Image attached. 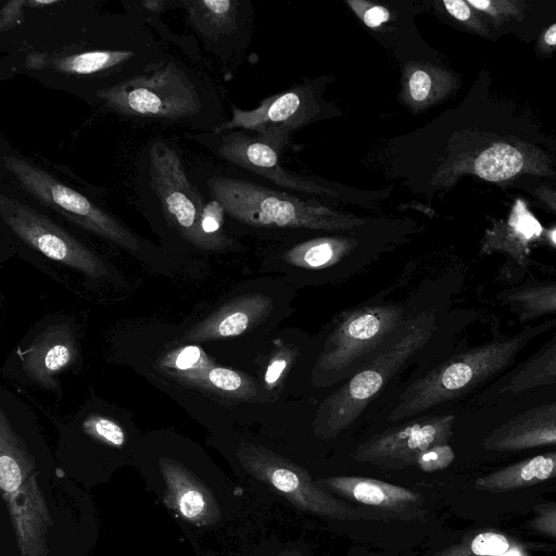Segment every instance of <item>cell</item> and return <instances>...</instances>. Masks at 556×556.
Segmentation results:
<instances>
[{
  "label": "cell",
  "instance_id": "obj_13",
  "mask_svg": "<svg viewBox=\"0 0 556 556\" xmlns=\"http://www.w3.org/2000/svg\"><path fill=\"white\" fill-rule=\"evenodd\" d=\"M404 309L396 305L364 307L352 313L333 331L317 362V369L338 372L374 351L397 329Z\"/></svg>",
  "mask_w": 556,
  "mask_h": 556
},
{
  "label": "cell",
  "instance_id": "obj_10",
  "mask_svg": "<svg viewBox=\"0 0 556 556\" xmlns=\"http://www.w3.org/2000/svg\"><path fill=\"white\" fill-rule=\"evenodd\" d=\"M0 216L15 237L48 258L92 278L106 274V267L97 253L46 214L4 191L0 193Z\"/></svg>",
  "mask_w": 556,
  "mask_h": 556
},
{
  "label": "cell",
  "instance_id": "obj_29",
  "mask_svg": "<svg viewBox=\"0 0 556 556\" xmlns=\"http://www.w3.org/2000/svg\"><path fill=\"white\" fill-rule=\"evenodd\" d=\"M510 548L508 539L497 532H481L446 547L432 556H504Z\"/></svg>",
  "mask_w": 556,
  "mask_h": 556
},
{
  "label": "cell",
  "instance_id": "obj_42",
  "mask_svg": "<svg viewBox=\"0 0 556 556\" xmlns=\"http://www.w3.org/2000/svg\"><path fill=\"white\" fill-rule=\"evenodd\" d=\"M276 556H302V554L299 549H287V551L279 553Z\"/></svg>",
  "mask_w": 556,
  "mask_h": 556
},
{
  "label": "cell",
  "instance_id": "obj_34",
  "mask_svg": "<svg viewBox=\"0 0 556 556\" xmlns=\"http://www.w3.org/2000/svg\"><path fill=\"white\" fill-rule=\"evenodd\" d=\"M296 355V350L291 345L280 348L269 359L264 374V382L267 389L273 390L276 388L289 367L293 363Z\"/></svg>",
  "mask_w": 556,
  "mask_h": 556
},
{
  "label": "cell",
  "instance_id": "obj_33",
  "mask_svg": "<svg viewBox=\"0 0 556 556\" xmlns=\"http://www.w3.org/2000/svg\"><path fill=\"white\" fill-rule=\"evenodd\" d=\"M445 11L470 31L488 37L490 24L486 18L465 0H444Z\"/></svg>",
  "mask_w": 556,
  "mask_h": 556
},
{
  "label": "cell",
  "instance_id": "obj_4",
  "mask_svg": "<svg viewBox=\"0 0 556 556\" xmlns=\"http://www.w3.org/2000/svg\"><path fill=\"white\" fill-rule=\"evenodd\" d=\"M193 176L197 187L220 203L231 219L249 227L346 231L367 224L365 218L226 173L203 168Z\"/></svg>",
  "mask_w": 556,
  "mask_h": 556
},
{
  "label": "cell",
  "instance_id": "obj_5",
  "mask_svg": "<svg viewBox=\"0 0 556 556\" xmlns=\"http://www.w3.org/2000/svg\"><path fill=\"white\" fill-rule=\"evenodd\" d=\"M555 328L556 317L548 318L453 356L413 382L401 394L389 420L412 417L483 384L508 368L529 342Z\"/></svg>",
  "mask_w": 556,
  "mask_h": 556
},
{
  "label": "cell",
  "instance_id": "obj_25",
  "mask_svg": "<svg viewBox=\"0 0 556 556\" xmlns=\"http://www.w3.org/2000/svg\"><path fill=\"white\" fill-rule=\"evenodd\" d=\"M556 383V333L534 354L494 384L496 395L519 393Z\"/></svg>",
  "mask_w": 556,
  "mask_h": 556
},
{
  "label": "cell",
  "instance_id": "obj_36",
  "mask_svg": "<svg viewBox=\"0 0 556 556\" xmlns=\"http://www.w3.org/2000/svg\"><path fill=\"white\" fill-rule=\"evenodd\" d=\"M346 3L362 22L372 29H378L382 24L388 23L392 18L390 10L384 5L364 0H352Z\"/></svg>",
  "mask_w": 556,
  "mask_h": 556
},
{
  "label": "cell",
  "instance_id": "obj_38",
  "mask_svg": "<svg viewBox=\"0 0 556 556\" xmlns=\"http://www.w3.org/2000/svg\"><path fill=\"white\" fill-rule=\"evenodd\" d=\"M25 0L5 2L0 11V34L13 29L22 20Z\"/></svg>",
  "mask_w": 556,
  "mask_h": 556
},
{
  "label": "cell",
  "instance_id": "obj_7",
  "mask_svg": "<svg viewBox=\"0 0 556 556\" xmlns=\"http://www.w3.org/2000/svg\"><path fill=\"white\" fill-rule=\"evenodd\" d=\"M0 489L21 556H49L53 526L36 462L0 410Z\"/></svg>",
  "mask_w": 556,
  "mask_h": 556
},
{
  "label": "cell",
  "instance_id": "obj_22",
  "mask_svg": "<svg viewBox=\"0 0 556 556\" xmlns=\"http://www.w3.org/2000/svg\"><path fill=\"white\" fill-rule=\"evenodd\" d=\"M76 352L70 329L64 326L51 327L24 352V370L40 384L53 387V375L72 363Z\"/></svg>",
  "mask_w": 556,
  "mask_h": 556
},
{
  "label": "cell",
  "instance_id": "obj_8",
  "mask_svg": "<svg viewBox=\"0 0 556 556\" xmlns=\"http://www.w3.org/2000/svg\"><path fill=\"white\" fill-rule=\"evenodd\" d=\"M2 168L18 187L40 205L58 213L80 228L129 252L141 249L140 238L94 201L65 184L18 151L1 143Z\"/></svg>",
  "mask_w": 556,
  "mask_h": 556
},
{
  "label": "cell",
  "instance_id": "obj_27",
  "mask_svg": "<svg viewBox=\"0 0 556 556\" xmlns=\"http://www.w3.org/2000/svg\"><path fill=\"white\" fill-rule=\"evenodd\" d=\"M521 323L542 317H556V281L539 282L505 289L496 295Z\"/></svg>",
  "mask_w": 556,
  "mask_h": 556
},
{
  "label": "cell",
  "instance_id": "obj_21",
  "mask_svg": "<svg viewBox=\"0 0 556 556\" xmlns=\"http://www.w3.org/2000/svg\"><path fill=\"white\" fill-rule=\"evenodd\" d=\"M457 86L458 79L448 70L428 62H409L403 70L401 99L418 113L446 99Z\"/></svg>",
  "mask_w": 556,
  "mask_h": 556
},
{
  "label": "cell",
  "instance_id": "obj_24",
  "mask_svg": "<svg viewBox=\"0 0 556 556\" xmlns=\"http://www.w3.org/2000/svg\"><path fill=\"white\" fill-rule=\"evenodd\" d=\"M553 478H556V451L519 460L479 477L473 486L484 492H507Z\"/></svg>",
  "mask_w": 556,
  "mask_h": 556
},
{
  "label": "cell",
  "instance_id": "obj_18",
  "mask_svg": "<svg viewBox=\"0 0 556 556\" xmlns=\"http://www.w3.org/2000/svg\"><path fill=\"white\" fill-rule=\"evenodd\" d=\"M159 468L165 482L166 507L198 527L219 521L222 513L214 494L191 470L167 457L159 459Z\"/></svg>",
  "mask_w": 556,
  "mask_h": 556
},
{
  "label": "cell",
  "instance_id": "obj_43",
  "mask_svg": "<svg viewBox=\"0 0 556 556\" xmlns=\"http://www.w3.org/2000/svg\"><path fill=\"white\" fill-rule=\"evenodd\" d=\"M546 236H547L548 240H549L554 245H556V228H554V229H552V230L547 231Z\"/></svg>",
  "mask_w": 556,
  "mask_h": 556
},
{
  "label": "cell",
  "instance_id": "obj_39",
  "mask_svg": "<svg viewBox=\"0 0 556 556\" xmlns=\"http://www.w3.org/2000/svg\"><path fill=\"white\" fill-rule=\"evenodd\" d=\"M126 2L144 17H160V15L166 10L177 8V1L170 0H140Z\"/></svg>",
  "mask_w": 556,
  "mask_h": 556
},
{
  "label": "cell",
  "instance_id": "obj_20",
  "mask_svg": "<svg viewBox=\"0 0 556 556\" xmlns=\"http://www.w3.org/2000/svg\"><path fill=\"white\" fill-rule=\"evenodd\" d=\"M273 309V300L262 293L238 296L186 331L184 338L204 342L244 333L264 320Z\"/></svg>",
  "mask_w": 556,
  "mask_h": 556
},
{
  "label": "cell",
  "instance_id": "obj_31",
  "mask_svg": "<svg viewBox=\"0 0 556 556\" xmlns=\"http://www.w3.org/2000/svg\"><path fill=\"white\" fill-rule=\"evenodd\" d=\"M214 364L198 345H186L167 353L161 366L174 378L202 369Z\"/></svg>",
  "mask_w": 556,
  "mask_h": 556
},
{
  "label": "cell",
  "instance_id": "obj_40",
  "mask_svg": "<svg viewBox=\"0 0 556 556\" xmlns=\"http://www.w3.org/2000/svg\"><path fill=\"white\" fill-rule=\"evenodd\" d=\"M533 194L548 208L556 213V190L546 186H540L533 190Z\"/></svg>",
  "mask_w": 556,
  "mask_h": 556
},
{
  "label": "cell",
  "instance_id": "obj_32",
  "mask_svg": "<svg viewBox=\"0 0 556 556\" xmlns=\"http://www.w3.org/2000/svg\"><path fill=\"white\" fill-rule=\"evenodd\" d=\"M83 428L89 437L109 446L121 447L125 444L123 428L108 417L89 416L85 419Z\"/></svg>",
  "mask_w": 556,
  "mask_h": 556
},
{
  "label": "cell",
  "instance_id": "obj_37",
  "mask_svg": "<svg viewBox=\"0 0 556 556\" xmlns=\"http://www.w3.org/2000/svg\"><path fill=\"white\" fill-rule=\"evenodd\" d=\"M531 527L541 533L556 538V504L539 506Z\"/></svg>",
  "mask_w": 556,
  "mask_h": 556
},
{
  "label": "cell",
  "instance_id": "obj_6",
  "mask_svg": "<svg viewBox=\"0 0 556 556\" xmlns=\"http://www.w3.org/2000/svg\"><path fill=\"white\" fill-rule=\"evenodd\" d=\"M437 327V315L429 309L403 319L372 362L324 401L315 420L316 433L330 439L351 426L393 375L428 343Z\"/></svg>",
  "mask_w": 556,
  "mask_h": 556
},
{
  "label": "cell",
  "instance_id": "obj_28",
  "mask_svg": "<svg viewBox=\"0 0 556 556\" xmlns=\"http://www.w3.org/2000/svg\"><path fill=\"white\" fill-rule=\"evenodd\" d=\"M356 244L355 239L343 236L319 237L295 244L286 251L283 258L301 268L317 269L336 264Z\"/></svg>",
  "mask_w": 556,
  "mask_h": 556
},
{
  "label": "cell",
  "instance_id": "obj_11",
  "mask_svg": "<svg viewBox=\"0 0 556 556\" xmlns=\"http://www.w3.org/2000/svg\"><path fill=\"white\" fill-rule=\"evenodd\" d=\"M185 137L204 147L218 159L264 177L275 185L330 200H342L340 190L305 176L294 175L280 165L278 152L260 137L240 130L185 132Z\"/></svg>",
  "mask_w": 556,
  "mask_h": 556
},
{
  "label": "cell",
  "instance_id": "obj_41",
  "mask_svg": "<svg viewBox=\"0 0 556 556\" xmlns=\"http://www.w3.org/2000/svg\"><path fill=\"white\" fill-rule=\"evenodd\" d=\"M556 48V23L551 25L542 35L539 41V49L542 52H551Z\"/></svg>",
  "mask_w": 556,
  "mask_h": 556
},
{
  "label": "cell",
  "instance_id": "obj_3",
  "mask_svg": "<svg viewBox=\"0 0 556 556\" xmlns=\"http://www.w3.org/2000/svg\"><path fill=\"white\" fill-rule=\"evenodd\" d=\"M139 203L148 216L161 222L191 247L220 252L235 248L233 239L207 235L202 228L205 199L187 173L178 147L162 137L150 139L136 160Z\"/></svg>",
  "mask_w": 556,
  "mask_h": 556
},
{
  "label": "cell",
  "instance_id": "obj_26",
  "mask_svg": "<svg viewBox=\"0 0 556 556\" xmlns=\"http://www.w3.org/2000/svg\"><path fill=\"white\" fill-rule=\"evenodd\" d=\"M184 383L224 397L250 401L260 394L257 382L250 376L212 364L178 378Z\"/></svg>",
  "mask_w": 556,
  "mask_h": 556
},
{
  "label": "cell",
  "instance_id": "obj_19",
  "mask_svg": "<svg viewBox=\"0 0 556 556\" xmlns=\"http://www.w3.org/2000/svg\"><path fill=\"white\" fill-rule=\"evenodd\" d=\"M556 444V402L534 406L494 428L482 441L492 452H518Z\"/></svg>",
  "mask_w": 556,
  "mask_h": 556
},
{
  "label": "cell",
  "instance_id": "obj_30",
  "mask_svg": "<svg viewBox=\"0 0 556 556\" xmlns=\"http://www.w3.org/2000/svg\"><path fill=\"white\" fill-rule=\"evenodd\" d=\"M494 27L522 20L527 3L522 0H467Z\"/></svg>",
  "mask_w": 556,
  "mask_h": 556
},
{
  "label": "cell",
  "instance_id": "obj_15",
  "mask_svg": "<svg viewBox=\"0 0 556 556\" xmlns=\"http://www.w3.org/2000/svg\"><path fill=\"white\" fill-rule=\"evenodd\" d=\"M454 421V415L426 417L386 430L362 443L353 458L391 469L415 465L418 454L448 442Z\"/></svg>",
  "mask_w": 556,
  "mask_h": 556
},
{
  "label": "cell",
  "instance_id": "obj_14",
  "mask_svg": "<svg viewBox=\"0 0 556 556\" xmlns=\"http://www.w3.org/2000/svg\"><path fill=\"white\" fill-rule=\"evenodd\" d=\"M318 113L319 105L314 91L309 86H301L265 99L254 110L244 111L232 106V117L212 131L254 130L279 152L290 132L308 124Z\"/></svg>",
  "mask_w": 556,
  "mask_h": 556
},
{
  "label": "cell",
  "instance_id": "obj_23",
  "mask_svg": "<svg viewBox=\"0 0 556 556\" xmlns=\"http://www.w3.org/2000/svg\"><path fill=\"white\" fill-rule=\"evenodd\" d=\"M542 227L522 202H517L509 218L496 220L481 242L482 253L501 251L520 265L528 263L529 245L540 237Z\"/></svg>",
  "mask_w": 556,
  "mask_h": 556
},
{
  "label": "cell",
  "instance_id": "obj_2",
  "mask_svg": "<svg viewBox=\"0 0 556 556\" xmlns=\"http://www.w3.org/2000/svg\"><path fill=\"white\" fill-rule=\"evenodd\" d=\"M97 106L130 123L180 126L191 132L212 131L226 122L211 77L168 52L151 72L100 92Z\"/></svg>",
  "mask_w": 556,
  "mask_h": 556
},
{
  "label": "cell",
  "instance_id": "obj_35",
  "mask_svg": "<svg viewBox=\"0 0 556 556\" xmlns=\"http://www.w3.org/2000/svg\"><path fill=\"white\" fill-rule=\"evenodd\" d=\"M455 459V453L447 443L434 445L418 454L415 465L426 472L442 470Z\"/></svg>",
  "mask_w": 556,
  "mask_h": 556
},
{
  "label": "cell",
  "instance_id": "obj_1",
  "mask_svg": "<svg viewBox=\"0 0 556 556\" xmlns=\"http://www.w3.org/2000/svg\"><path fill=\"white\" fill-rule=\"evenodd\" d=\"M98 0H25L21 22L0 34V76L26 75L97 106L100 92L151 72L166 51L126 1L102 12Z\"/></svg>",
  "mask_w": 556,
  "mask_h": 556
},
{
  "label": "cell",
  "instance_id": "obj_9",
  "mask_svg": "<svg viewBox=\"0 0 556 556\" xmlns=\"http://www.w3.org/2000/svg\"><path fill=\"white\" fill-rule=\"evenodd\" d=\"M236 456L253 478L276 490L301 510L337 520L400 519L392 514L359 509L344 503L313 481L303 467L262 445L242 443Z\"/></svg>",
  "mask_w": 556,
  "mask_h": 556
},
{
  "label": "cell",
  "instance_id": "obj_17",
  "mask_svg": "<svg viewBox=\"0 0 556 556\" xmlns=\"http://www.w3.org/2000/svg\"><path fill=\"white\" fill-rule=\"evenodd\" d=\"M316 482L329 492L400 519L421 518L426 513L420 508L424 496L401 485L355 476L319 478Z\"/></svg>",
  "mask_w": 556,
  "mask_h": 556
},
{
  "label": "cell",
  "instance_id": "obj_16",
  "mask_svg": "<svg viewBox=\"0 0 556 556\" xmlns=\"http://www.w3.org/2000/svg\"><path fill=\"white\" fill-rule=\"evenodd\" d=\"M243 2L237 0H179L186 20L207 53L229 61L243 26Z\"/></svg>",
  "mask_w": 556,
  "mask_h": 556
},
{
  "label": "cell",
  "instance_id": "obj_12",
  "mask_svg": "<svg viewBox=\"0 0 556 556\" xmlns=\"http://www.w3.org/2000/svg\"><path fill=\"white\" fill-rule=\"evenodd\" d=\"M442 184L473 175L490 182L507 181L520 175L556 176L551 159L539 148L516 138H494L470 152L451 157L438 172Z\"/></svg>",
  "mask_w": 556,
  "mask_h": 556
}]
</instances>
